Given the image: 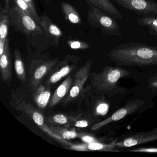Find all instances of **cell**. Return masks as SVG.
Segmentation results:
<instances>
[{"label":"cell","mask_w":157,"mask_h":157,"mask_svg":"<svg viewBox=\"0 0 157 157\" xmlns=\"http://www.w3.org/2000/svg\"><path fill=\"white\" fill-rule=\"evenodd\" d=\"M108 56L121 66L155 65L157 64V48L143 44L128 43L111 50Z\"/></svg>","instance_id":"cell-1"},{"label":"cell","mask_w":157,"mask_h":157,"mask_svg":"<svg viewBox=\"0 0 157 157\" xmlns=\"http://www.w3.org/2000/svg\"><path fill=\"white\" fill-rule=\"evenodd\" d=\"M129 74V71L122 68L106 67L98 73H91L90 86L97 94L113 95L123 90L117 86L118 80Z\"/></svg>","instance_id":"cell-2"},{"label":"cell","mask_w":157,"mask_h":157,"mask_svg":"<svg viewBox=\"0 0 157 157\" xmlns=\"http://www.w3.org/2000/svg\"><path fill=\"white\" fill-rule=\"evenodd\" d=\"M10 104L11 106L15 110L25 113L35 122L40 129L50 137L61 143L67 148L72 149L74 144L68 142L66 140L63 139L61 137L55 134L51 130L49 125L46 124L43 114L31 103L27 101L24 97L19 95L18 94L12 91Z\"/></svg>","instance_id":"cell-3"},{"label":"cell","mask_w":157,"mask_h":157,"mask_svg":"<svg viewBox=\"0 0 157 157\" xmlns=\"http://www.w3.org/2000/svg\"><path fill=\"white\" fill-rule=\"evenodd\" d=\"M93 63L92 59H89L75 72L71 89L61 101L62 105H67L70 104L78 102L85 95L86 90L84 89V85L90 78Z\"/></svg>","instance_id":"cell-4"},{"label":"cell","mask_w":157,"mask_h":157,"mask_svg":"<svg viewBox=\"0 0 157 157\" xmlns=\"http://www.w3.org/2000/svg\"><path fill=\"white\" fill-rule=\"evenodd\" d=\"M9 13L11 23L23 33L30 36H36L43 33L40 25L16 4L10 8Z\"/></svg>","instance_id":"cell-5"},{"label":"cell","mask_w":157,"mask_h":157,"mask_svg":"<svg viewBox=\"0 0 157 157\" xmlns=\"http://www.w3.org/2000/svg\"><path fill=\"white\" fill-rule=\"evenodd\" d=\"M87 20L93 28H100L105 34L121 36L118 24L96 7L89 9L87 12Z\"/></svg>","instance_id":"cell-6"},{"label":"cell","mask_w":157,"mask_h":157,"mask_svg":"<svg viewBox=\"0 0 157 157\" xmlns=\"http://www.w3.org/2000/svg\"><path fill=\"white\" fill-rule=\"evenodd\" d=\"M59 60V58H56L50 60L36 59L32 61L29 71L30 76L29 85L31 87V91H33L42 83L46 76L49 74L58 63Z\"/></svg>","instance_id":"cell-7"},{"label":"cell","mask_w":157,"mask_h":157,"mask_svg":"<svg viewBox=\"0 0 157 157\" xmlns=\"http://www.w3.org/2000/svg\"><path fill=\"white\" fill-rule=\"evenodd\" d=\"M80 57L68 54L61 61L57 63L48 75L45 84L50 86L60 81L62 78L78 68Z\"/></svg>","instance_id":"cell-8"},{"label":"cell","mask_w":157,"mask_h":157,"mask_svg":"<svg viewBox=\"0 0 157 157\" xmlns=\"http://www.w3.org/2000/svg\"><path fill=\"white\" fill-rule=\"evenodd\" d=\"M118 6L144 17H157V3L151 0H113Z\"/></svg>","instance_id":"cell-9"},{"label":"cell","mask_w":157,"mask_h":157,"mask_svg":"<svg viewBox=\"0 0 157 157\" xmlns=\"http://www.w3.org/2000/svg\"><path fill=\"white\" fill-rule=\"evenodd\" d=\"M143 104V101L140 100L131 102L115 112L110 117L101 122L94 124L91 128V129L93 131H95L112 122L119 121L128 115L138 111L142 107Z\"/></svg>","instance_id":"cell-10"},{"label":"cell","mask_w":157,"mask_h":157,"mask_svg":"<svg viewBox=\"0 0 157 157\" xmlns=\"http://www.w3.org/2000/svg\"><path fill=\"white\" fill-rule=\"evenodd\" d=\"M157 140V133L155 132L137 133L127 136L119 141H116L117 147H130L143 143Z\"/></svg>","instance_id":"cell-11"},{"label":"cell","mask_w":157,"mask_h":157,"mask_svg":"<svg viewBox=\"0 0 157 157\" xmlns=\"http://www.w3.org/2000/svg\"><path fill=\"white\" fill-rule=\"evenodd\" d=\"M0 69L2 81L10 87L12 81V64L8 38L5 43L3 54L0 56Z\"/></svg>","instance_id":"cell-12"},{"label":"cell","mask_w":157,"mask_h":157,"mask_svg":"<svg viewBox=\"0 0 157 157\" xmlns=\"http://www.w3.org/2000/svg\"><path fill=\"white\" fill-rule=\"evenodd\" d=\"M73 81V77L68 76L54 92L49 101V107L56 106L66 97L69 92Z\"/></svg>","instance_id":"cell-13"},{"label":"cell","mask_w":157,"mask_h":157,"mask_svg":"<svg viewBox=\"0 0 157 157\" xmlns=\"http://www.w3.org/2000/svg\"><path fill=\"white\" fill-rule=\"evenodd\" d=\"M32 92L33 100L37 107L40 109H44L51 99L50 86L41 83Z\"/></svg>","instance_id":"cell-14"},{"label":"cell","mask_w":157,"mask_h":157,"mask_svg":"<svg viewBox=\"0 0 157 157\" xmlns=\"http://www.w3.org/2000/svg\"><path fill=\"white\" fill-rule=\"evenodd\" d=\"M40 25L46 36L53 39L56 44H58L63 35L61 30L46 16L41 17Z\"/></svg>","instance_id":"cell-15"},{"label":"cell","mask_w":157,"mask_h":157,"mask_svg":"<svg viewBox=\"0 0 157 157\" xmlns=\"http://www.w3.org/2000/svg\"><path fill=\"white\" fill-rule=\"evenodd\" d=\"M96 8L113 16L116 19H122L123 15L110 0H86Z\"/></svg>","instance_id":"cell-16"},{"label":"cell","mask_w":157,"mask_h":157,"mask_svg":"<svg viewBox=\"0 0 157 157\" xmlns=\"http://www.w3.org/2000/svg\"><path fill=\"white\" fill-rule=\"evenodd\" d=\"M81 114L77 115L64 114H56L48 117L47 121L51 124L60 125L61 126L71 127L74 121L81 117Z\"/></svg>","instance_id":"cell-17"},{"label":"cell","mask_w":157,"mask_h":157,"mask_svg":"<svg viewBox=\"0 0 157 157\" xmlns=\"http://www.w3.org/2000/svg\"><path fill=\"white\" fill-rule=\"evenodd\" d=\"M14 69L16 75L22 84H24L26 80V74L24 64L23 60L20 50H14L13 52Z\"/></svg>","instance_id":"cell-18"},{"label":"cell","mask_w":157,"mask_h":157,"mask_svg":"<svg viewBox=\"0 0 157 157\" xmlns=\"http://www.w3.org/2000/svg\"><path fill=\"white\" fill-rule=\"evenodd\" d=\"M10 22L9 10L5 8H2L0 12V41L5 42L8 39Z\"/></svg>","instance_id":"cell-19"},{"label":"cell","mask_w":157,"mask_h":157,"mask_svg":"<svg viewBox=\"0 0 157 157\" xmlns=\"http://www.w3.org/2000/svg\"><path fill=\"white\" fill-rule=\"evenodd\" d=\"M49 126L55 134L66 140L80 138L82 134L78 133L75 129H69L67 127L57 126L51 124Z\"/></svg>","instance_id":"cell-20"},{"label":"cell","mask_w":157,"mask_h":157,"mask_svg":"<svg viewBox=\"0 0 157 157\" xmlns=\"http://www.w3.org/2000/svg\"><path fill=\"white\" fill-rule=\"evenodd\" d=\"M61 9L66 19L71 23L74 24L81 23V20L78 12L70 4L64 2L61 4Z\"/></svg>","instance_id":"cell-21"},{"label":"cell","mask_w":157,"mask_h":157,"mask_svg":"<svg viewBox=\"0 0 157 157\" xmlns=\"http://www.w3.org/2000/svg\"><path fill=\"white\" fill-rule=\"evenodd\" d=\"M116 141H113L109 144L100 143V142H94V143L86 144L87 151H119L117 150V146L116 145Z\"/></svg>","instance_id":"cell-22"},{"label":"cell","mask_w":157,"mask_h":157,"mask_svg":"<svg viewBox=\"0 0 157 157\" xmlns=\"http://www.w3.org/2000/svg\"><path fill=\"white\" fill-rule=\"evenodd\" d=\"M13 1L15 4L22 10L23 11L29 16H31L38 24H40L41 19L39 18L38 14H36L34 13L24 0H13Z\"/></svg>","instance_id":"cell-23"},{"label":"cell","mask_w":157,"mask_h":157,"mask_svg":"<svg viewBox=\"0 0 157 157\" xmlns=\"http://www.w3.org/2000/svg\"><path fill=\"white\" fill-rule=\"evenodd\" d=\"M67 44L72 49H88L90 48V44L79 40H71L67 41Z\"/></svg>","instance_id":"cell-24"},{"label":"cell","mask_w":157,"mask_h":157,"mask_svg":"<svg viewBox=\"0 0 157 157\" xmlns=\"http://www.w3.org/2000/svg\"><path fill=\"white\" fill-rule=\"evenodd\" d=\"M91 124L90 120L88 119H80V117L73 122L71 127L78 128H83L87 127Z\"/></svg>","instance_id":"cell-25"},{"label":"cell","mask_w":157,"mask_h":157,"mask_svg":"<svg viewBox=\"0 0 157 157\" xmlns=\"http://www.w3.org/2000/svg\"><path fill=\"white\" fill-rule=\"evenodd\" d=\"M80 138L81 140L83 142H85L86 144L98 142L97 140L94 138V137L90 136V135H86V134H82Z\"/></svg>","instance_id":"cell-26"},{"label":"cell","mask_w":157,"mask_h":157,"mask_svg":"<svg viewBox=\"0 0 157 157\" xmlns=\"http://www.w3.org/2000/svg\"><path fill=\"white\" fill-rule=\"evenodd\" d=\"M130 151H134V152L157 153V147L140 148L131 150Z\"/></svg>","instance_id":"cell-27"},{"label":"cell","mask_w":157,"mask_h":157,"mask_svg":"<svg viewBox=\"0 0 157 157\" xmlns=\"http://www.w3.org/2000/svg\"><path fill=\"white\" fill-rule=\"evenodd\" d=\"M27 3V4L29 5L32 10L36 14H37V11L35 5L34 0H24Z\"/></svg>","instance_id":"cell-28"},{"label":"cell","mask_w":157,"mask_h":157,"mask_svg":"<svg viewBox=\"0 0 157 157\" xmlns=\"http://www.w3.org/2000/svg\"><path fill=\"white\" fill-rule=\"evenodd\" d=\"M150 85L151 87L157 90V76H154L151 80L150 82Z\"/></svg>","instance_id":"cell-29"},{"label":"cell","mask_w":157,"mask_h":157,"mask_svg":"<svg viewBox=\"0 0 157 157\" xmlns=\"http://www.w3.org/2000/svg\"><path fill=\"white\" fill-rule=\"evenodd\" d=\"M150 30V33L157 36V28H151Z\"/></svg>","instance_id":"cell-30"},{"label":"cell","mask_w":157,"mask_h":157,"mask_svg":"<svg viewBox=\"0 0 157 157\" xmlns=\"http://www.w3.org/2000/svg\"><path fill=\"white\" fill-rule=\"evenodd\" d=\"M10 0H5V8L9 10H10Z\"/></svg>","instance_id":"cell-31"},{"label":"cell","mask_w":157,"mask_h":157,"mask_svg":"<svg viewBox=\"0 0 157 157\" xmlns=\"http://www.w3.org/2000/svg\"><path fill=\"white\" fill-rule=\"evenodd\" d=\"M44 1L48 4H49V2H50V0H44Z\"/></svg>","instance_id":"cell-32"},{"label":"cell","mask_w":157,"mask_h":157,"mask_svg":"<svg viewBox=\"0 0 157 157\" xmlns=\"http://www.w3.org/2000/svg\"><path fill=\"white\" fill-rule=\"evenodd\" d=\"M153 132L157 133V128H155V129H154V130H153Z\"/></svg>","instance_id":"cell-33"}]
</instances>
